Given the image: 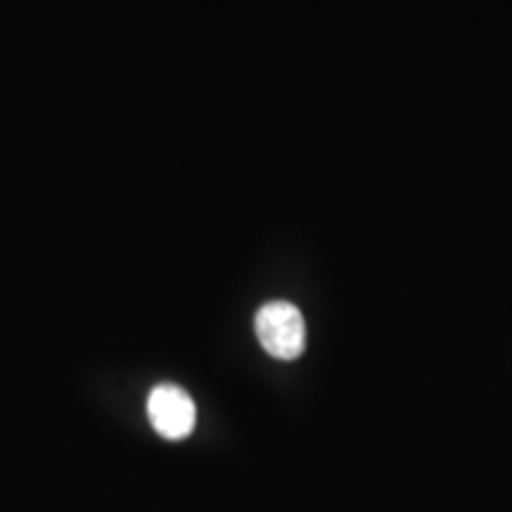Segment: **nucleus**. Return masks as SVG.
Here are the masks:
<instances>
[{"mask_svg": "<svg viewBox=\"0 0 512 512\" xmlns=\"http://www.w3.org/2000/svg\"><path fill=\"white\" fill-rule=\"evenodd\" d=\"M256 339L266 354L280 361H294L306 349V323L302 311L290 302H268L256 311Z\"/></svg>", "mask_w": 512, "mask_h": 512, "instance_id": "1", "label": "nucleus"}, {"mask_svg": "<svg viewBox=\"0 0 512 512\" xmlns=\"http://www.w3.org/2000/svg\"><path fill=\"white\" fill-rule=\"evenodd\" d=\"M147 415L164 439L181 441L192 434L197 422L195 401L176 384H157L147 396Z\"/></svg>", "mask_w": 512, "mask_h": 512, "instance_id": "2", "label": "nucleus"}]
</instances>
